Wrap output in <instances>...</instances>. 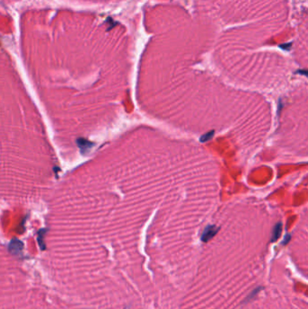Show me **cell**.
I'll return each instance as SVG.
<instances>
[{
    "instance_id": "cell-2",
    "label": "cell",
    "mask_w": 308,
    "mask_h": 309,
    "mask_svg": "<svg viewBox=\"0 0 308 309\" xmlns=\"http://www.w3.org/2000/svg\"><path fill=\"white\" fill-rule=\"evenodd\" d=\"M23 243L18 240H13L10 244H9V247H8V249H9L10 252L13 253V254H20L22 252L23 250Z\"/></svg>"
},
{
    "instance_id": "cell-3",
    "label": "cell",
    "mask_w": 308,
    "mask_h": 309,
    "mask_svg": "<svg viewBox=\"0 0 308 309\" xmlns=\"http://www.w3.org/2000/svg\"><path fill=\"white\" fill-rule=\"evenodd\" d=\"M281 231H282V223L278 222L276 224V226L274 227V229L272 231V236H271L272 242L277 240V239L279 238V236L281 234Z\"/></svg>"
},
{
    "instance_id": "cell-5",
    "label": "cell",
    "mask_w": 308,
    "mask_h": 309,
    "mask_svg": "<svg viewBox=\"0 0 308 309\" xmlns=\"http://www.w3.org/2000/svg\"><path fill=\"white\" fill-rule=\"evenodd\" d=\"M291 46H292V44H291V43H289L288 44H281V45H280V47L283 48L284 50H289Z\"/></svg>"
},
{
    "instance_id": "cell-4",
    "label": "cell",
    "mask_w": 308,
    "mask_h": 309,
    "mask_svg": "<svg viewBox=\"0 0 308 309\" xmlns=\"http://www.w3.org/2000/svg\"><path fill=\"white\" fill-rule=\"evenodd\" d=\"M213 135H214V131H213V130H212V131H210L209 133H207V134H205V135H203V136L201 137V141H202V142H206V141H208V140H211V139L212 138Z\"/></svg>"
},
{
    "instance_id": "cell-6",
    "label": "cell",
    "mask_w": 308,
    "mask_h": 309,
    "mask_svg": "<svg viewBox=\"0 0 308 309\" xmlns=\"http://www.w3.org/2000/svg\"><path fill=\"white\" fill-rule=\"evenodd\" d=\"M290 237H291L290 235H287V236H286V237H285V240H283V242H282V243H283V244H286V243H287V242H288V240H290Z\"/></svg>"
},
{
    "instance_id": "cell-1",
    "label": "cell",
    "mask_w": 308,
    "mask_h": 309,
    "mask_svg": "<svg viewBox=\"0 0 308 309\" xmlns=\"http://www.w3.org/2000/svg\"><path fill=\"white\" fill-rule=\"evenodd\" d=\"M218 231H219V228L216 227L215 225H209V226H207L204 229L203 234H202V237H201L202 240L204 242L210 240L212 237H214V235L218 232Z\"/></svg>"
}]
</instances>
